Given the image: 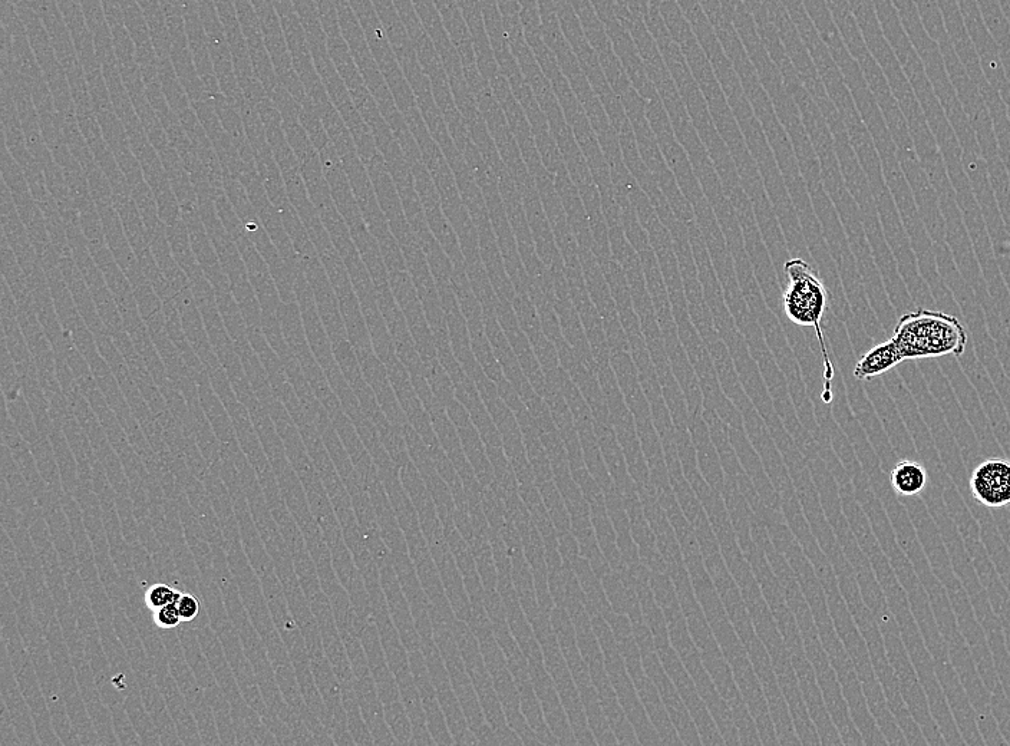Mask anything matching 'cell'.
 Segmentation results:
<instances>
[{
  "label": "cell",
  "mask_w": 1010,
  "mask_h": 746,
  "mask_svg": "<svg viewBox=\"0 0 1010 746\" xmlns=\"http://www.w3.org/2000/svg\"><path fill=\"white\" fill-rule=\"evenodd\" d=\"M904 361L913 359L962 356L966 351L967 332L955 316L936 310L919 309L899 320L893 335Z\"/></svg>",
  "instance_id": "1"
},
{
  "label": "cell",
  "mask_w": 1010,
  "mask_h": 746,
  "mask_svg": "<svg viewBox=\"0 0 1010 746\" xmlns=\"http://www.w3.org/2000/svg\"><path fill=\"white\" fill-rule=\"evenodd\" d=\"M785 275L790 280L784 293V310L787 318L802 328H814L823 353L825 404L833 399L831 384L834 378V366L827 351L823 328V318L828 306V292L813 267L805 260L792 259L785 263Z\"/></svg>",
  "instance_id": "2"
},
{
  "label": "cell",
  "mask_w": 1010,
  "mask_h": 746,
  "mask_svg": "<svg viewBox=\"0 0 1010 746\" xmlns=\"http://www.w3.org/2000/svg\"><path fill=\"white\" fill-rule=\"evenodd\" d=\"M973 498L990 508L1010 504V462L993 458L982 462L970 478Z\"/></svg>",
  "instance_id": "3"
},
{
  "label": "cell",
  "mask_w": 1010,
  "mask_h": 746,
  "mask_svg": "<svg viewBox=\"0 0 1010 746\" xmlns=\"http://www.w3.org/2000/svg\"><path fill=\"white\" fill-rule=\"evenodd\" d=\"M901 362H904L903 356L900 355L893 339H889L861 356L854 368V376L858 381H870L896 368Z\"/></svg>",
  "instance_id": "4"
},
{
  "label": "cell",
  "mask_w": 1010,
  "mask_h": 746,
  "mask_svg": "<svg viewBox=\"0 0 1010 746\" xmlns=\"http://www.w3.org/2000/svg\"><path fill=\"white\" fill-rule=\"evenodd\" d=\"M927 484V472L919 462L904 460L891 471L893 490L904 497L922 493Z\"/></svg>",
  "instance_id": "5"
},
{
  "label": "cell",
  "mask_w": 1010,
  "mask_h": 746,
  "mask_svg": "<svg viewBox=\"0 0 1010 746\" xmlns=\"http://www.w3.org/2000/svg\"><path fill=\"white\" fill-rule=\"evenodd\" d=\"M180 596L181 592H178L174 587L164 583H157L148 587L147 592H145V604H147L148 609L154 612V610L161 609V607L167 606V604L177 603Z\"/></svg>",
  "instance_id": "6"
},
{
  "label": "cell",
  "mask_w": 1010,
  "mask_h": 746,
  "mask_svg": "<svg viewBox=\"0 0 1010 746\" xmlns=\"http://www.w3.org/2000/svg\"><path fill=\"white\" fill-rule=\"evenodd\" d=\"M153 613L155 626L160 627V629H176L180 623H183L181 622L176 603L167 604V606L161 607V609L154 610Z\"/></svg>",
  "instance_id": "7"
},
{
  "label": "cell",
  "mask_w": 1010,
  "mask_h": 746,
  "mask_svg": "<svg viewBox=\"0 0 1010 746\" xmlns=\"http://www.w3.org/2000/svg\"><path fill=\"white\" fill-rule=\"evenodd\" d=\"M176 604L181 622H193V620H196L198 613H200V600L194 594L181 593Z\"/></svg>",
  "instance_id": "8"
}]
</instances>
